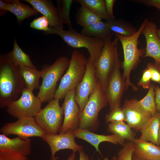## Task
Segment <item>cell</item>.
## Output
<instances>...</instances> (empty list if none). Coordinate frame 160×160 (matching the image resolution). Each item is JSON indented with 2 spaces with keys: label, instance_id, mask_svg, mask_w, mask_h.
<instances>
[{
  "label": "cell",
  "instance_id": "1f68e13d",
  "mask_svg": "<svg viewBox=\"0 0 160 160\" xmlns=\"http://www.w3.org/2000/svg\"><path fill=\"white\" fill-rule=\"evenodd\" d=\"M134 143L130 141L125 143L118 152L117 160H132L133 153Z\"/></svg>",
  "mask_w": 160,
  "mask_h": 160
},
{
  "label": "cell",
  "instance_id": "ba28073f",
  "mask_svg": "<svg viewBox=\"0 0 160 160\" xmlns=\"http://www.w3.org/2000/svg\"><path fill=\"white\" fill-rule=\"evenodd\" d=\"M63 116L59 100L54 98L41 109L35 118L38 125L47 133L55 135L57 134L62 126Z\"/></svg>",
  "mask_w": 160,
  "mask_h": 160
},
{
  "label": "cell",
  "instance_id": "7dc6e473",
  "mask_svg": "<svg viewBox=\"0 0 160 160\" xmlns=\"http://www.w3.org/2000/svg\"><path fill=\"white\" fill-rule=\"evenodd\" d=\"M111 160H117V156H113Z\"/></svg>",
  "mask_w": 160,
  "mask_h": 160
},
{
  "label": "cell",
  "instance_id": "30bf717a",
  "mask_svg": "<svg viewBox=\"0 0 160 160\" xmlns=\"http://www.w3.org/2000/svg\"><path fill=\"white\" fill-rule=\"evenodd\" d=\"M0 132L6 136L16 135L23 139L35 137L41 138L47 133L38 125L34 117L23 118L6 123L0 128Z\"/></svg>",
  "mask_w": 160,
  "mask_h": 160
},
{
  "label": "cell",
  "instance_id": "bcb514c9",
  "mask_svg": "<svg viewBox=\"0 0 160 160\" xmlns=\"http://www.w3.org/2000/svg\"><path fill=\"white\" fill-rule=\"evenodd\" d=\"M156 33L158 37L160 39V29H157Z\"/></svg>",
  "mask_w": 160,
  "mask_h": 160
},
{
  "label": "cell",
  "instance_id": "3957f363",
  "mask_svg": "<svg viewBox=\"0 0 160 160\" xmlns=\"http://www.w3.org/2000/svg\"><path fill=\"white\" fill-rule=\"evenodd\" d=\"M69 62L67 57L61 56L52 65H43L40 71L42 83L37 96L42 103L54 98L57 83L68 69Z\"/></svg>",
  "mask_w": 160,
  "mask_h": 160
},
{
  "label": "cell",
  "instance_id": "836d02e7",
  "mask_svg": "<svg viewBox=\"0 0 160 160\" xmlns=\"http://www.w3.org/2000/svg\"><path fill=\"white\" fill-rule=\"evenodd\" d=\"M30 27L34 29L46 32L49 28V23L47 18L43 16L34 19L30 24Z\"/></svg>",
  "mask_w": 160,
  "mask_h": 160
},
{
  "label": "cell",
  "instance_id": "e575fe53",
  "mask_svg": "<svg viewBox=\"0 0 160 160\" xmlns=\"http://www.w3.org/2000/svg\"><path fill=\"white\" fill-rule=\"evenodd\" d=\"M151 71L146 67L143 71L142 77L137 83V86H142L144 89H149L151 85Z\"/></svg>",
  "mask_w": 160,
  "mask_h": 160
},
{
  "label": "cell",
  "instance_id": "c3c4849f",
  "mask_svg": "<svg viewBox=\"0 0 160 160\" xmlns=\"http://www.w3.org/2000/svg\"><path fill=\"white\" fill-rule=\"evenodd\" d=\"M103 160H109L108 158L107 157H105Z\"/></svg>",
  "mask_w": 160,
  "mask_h": 160
},
{
  "label": "cell",
  "instance_id": "d4e9b609",
  "mask_svg": "<svg viewBox=\"0 0 160 160\" xmlns=\"http://www.w3.org/2000/svg\"><path fill=\"white\" fill-rule=\"evenodd\" d=\"M111 32L129 37L135 33L137 30L131 23L121 19H110L106 22Z\"/></svg>",
  "mask_w": 160,
  "mask_h": 160
},
{
  "label": "cell",
  "instance_id": "f546056e",
  "mask_svg": "<svg viewBox=\"0 0 160 160\" xmlns=\"http://www.w3.org/2000/svg\"><path fill=\"white\" fill-rule=\"evenodd\" d=\"M57 9L60 19L63 25H67L69 29H73L70 17V9L74 2L73 0H56Z\"/></svg>",
  "mask_w": 160,
  "mask_h": 160
},
{
  "label": "cell",
  "instance_id": "4fadbf2b",
  "mask_svg": "<svg viewBox=\"0 0 160 160\" xmlns=\"http://www.w3.org/2000/svg\"><path fill=\"white\" fill-rule=\"evenodd\" d=\"M98 81L95 75L93 63L89 57L86 64L85 74L76 87L75 99L79 105L80 112L86 105L90 95L95 89Z\"/></svg>",
  "mask_w": 160,
  "mask_h": 160
},
{
  "label": "cell",
  "instance_id": "74e56055",
  "mask_svg": "<svg viewBox=\"0 0 160 160\" xmlns=\"http://www.w3.org/2000/svg\"><path fill=\"white\" fill-rule=\"evenodd\" d=\"M105 9L107 14L110 19H114L115 17L113 13V7L116 0H104Z\"/></svg>",
  "mask_w": 160,
  "mask_h": 160
},
{
  "label": "cell",
  "instance_id": "cb8c5ba5",
  "mask_svg": "<svg viewBox=\"0 0 160 160\" xmlns=\"http://www.w3.org/2000/svg\"><path fill=\"white\" fill-rule=\"evenodd\" d=\"M7 54L16 67L20 66L36 68L29 55L23 51L15 39H14L13 49Z\"/></svg>",
  "mask_w": 160,
  "mask_h": 160
},
{
  "label": "cell",
  "instance_id": "5bb4252c",
  "mask_svg": "<svg viewBox=\"0 0 160 160\" xmlns=\"http://www.w3.org/2000/svg\"><path fill=\"white\" fill-rule=\"evenodd\" d=\"M76 88L67 93L64 97L62 107L64 113L62 126L59 133L73 131L79 128L80 108L75 99Z\"/></svg>",
  "mask_w": 160,
  "mask_h": 160
},
{
  "label": "cell",
  "instance_id": "d6986e66",
  "mask_svg": "<svg viewBox=\"0 0 160 160\" xmlns=\"http://www.w3.org/2000/svg\"><path fill=\"white\" fill-rule=\"evenodd\" d=\"M0 150L15 153L27 156L31 153V140L17 137L10 138L7 136L0 134Z\"/></svg>",
  "mask_w": 160,
  "mask_h": 160
},
{
  "label": "cell",
  "instance_id": "ee69618b",
  "mask_svg": "<svg viewBox=\"0 0 160 160\" xmlns=\"http://www.w3.org/2000/svg\"><path fill=\"white\" fill-rule=\"evenodd\" d=\"M132 160H147L146 159L139 158L136 156L133 153L132 156Z\"/></svg>",
  "mask_w": 160,
  "mask_h": 160
},
{
  "label": "cell",
  "instance_id": "d590c367",
  "mask_svg": "<svg viewBox=\"0 0 160 160\" xmlns=\"http://www.w3.org/2000/svg\"><path fill=\"white\" fill-rule=\"evenodd\" d=\"M0 160H28L26 156L13 152L0 150Z\"/></svg>",
  "mask_w": 160,
  "mask_h": 160
},
{
  "label": "cell",
  "instance_id": "484cf974",
  "mask_svg": "<svg viewBox=\"0 0 160 160\" xmlns=\"http://www.w3.org/2000/svg\"><path fill=\"white\" fill-rule=\"evenodd\" d=\"M81 33L89 37L104 40L112 34L107 23L102 20L83 28Z\"/></svg>",
  "mask_w": 160,
  "mask_h": 160
},
{
  "label": "cell",
  "instance_id": "9c48e42d",
  "mask_svg": "<svg viewBox=\"0 0 160 160\" xmlns=\"http://www.w3.org/2000/svg\"><path fill=\"white\" fill-rule=\"evenodd\" d=\"M42 103L40 99L34 95L32 91L26 87L20 97L8 105L6 111L9 115L17 119L35 117L41 109Z\"/></svg>",
  "mask_w": 160,
  "mask_h": 160
},
{
  "label": "cell",
  "instance_id": "8fae6325",
  "mask_svg": "<svg viewBox=\"0 0 160 160\" xmlns=\"http://www.w3.org/2000/svg\"><path fill=\"white\" fill-rule=\"evenodd\" d=\"M121 63L117 54L114 69L108 79L105 92L110 111L121 107V103L125 89V81L120 70Z\"/></svg>",
  "mask_w": 160,
  "mask_h": 160
},
{
  "label": "cell",
  "instance_id": "ac0fdd59",
  "mask_svg": "<svg viewBox=\"0 0 160 160\" xmlns=\"http://www.w3.org/2000/svg\"><path fill=\"white\" fill-rule=\"evenodd\" d=\"M31 4L33 8L48 19L49 28L63 29L57 8L52 1L49 0H24Z\"/></svg>",
  "mask_w": 160,
  "mask_h": 160
},
{
  "label": "cell",
  "instance_id": "7bdbcfd3",
  "mask_svg": "<svg viewBox=\"0 0 160 160\" xmlns=\"http://www.w3.org/2000/svg\"><path fill=\"white\" fill-rule=\"evenodd\" d=\"M76 153L75 152H73L69 156L67 160H75L76 157Z\"/></svg>",
  "mask_w": 160,
  "mask_h": 160
},
{
  "label": "cell",
  "instance_id": "ab89813d",
  "mask_svg": "<svg viewBox=\"0 0 160 160\" xmlns=\"http://www.w3.org/2000/svg\"><path fill=\"white\" fill-rule=\"evenodd\" d=\"M154 91L157 111L160 112V87L158 85L155 86Z\"/></svg>",
  "mask_w": 160,
  "mask_h": 160
},
{
  "label": "cell",
  "instance_id": "8d00e7d4",
  "mask_svg": "<svg viewBox=\"0 0 160 160\" xmlns=\"http://www.w3.org/2000/svg\"><path fill=\"white\" fill-rule=\"evenodd\" d=\"M147 68L151 71V80L160 85V68L156 66L154 63H148L147 65Z\"/></svg>",
  "mask_w": 160,
  "mask_h": 160
},
{
  "label": "cell",
  "instance_id": "e0dca14e",
  "mask_svg": "<svg viewBox=\"0 0 160 160\" xmlns=\"http://www.w3.org/2000/svg\"><path fill=\"white\" fill-rule=\"evenodd\" d=\"M73 132L76 137L90 143L95 147L96 151L98 152L101 156L102 154L99 148V145L100 143L107 142L115 145L119 144L123 145L125 144V140L115 134L110 135H100L79 128Z\"/></svg>",
  "mask_w": 160,
  "mask_h": 160
},
{
  "label": "cell",
  "instance_id": "7a4b0ae2",
  "mask_svg": "<svg viewBox=\"0 0 160 160\" xmlns=\"http://www.w3.org/2000/svg\"><path fill=\"white\" fill-rule=\"evenodd\" d=\"M149 21L148 19H144L137 32L132 36L127 37L119 34L114 33L121 44L124 55V60L121 64L123 69L122 76L125 81V89H128L129 86L135 91L138 87L134 85L130 80V75L132 70L135 69L141 61L140 58L145 53V49H139L138 40L142 31L145 25Z\"/></svg>",
  "mask_w": 160,
  "mask_h": 160
},
{
  "label": "cell",
  "instance_id": "44dd1931",
  "mask_svg": "<svg viewBox=\"0 0 160 160\" xmlns=\"http://www.w3.org/2000/svg\"><path fill=\"white\" fill-rule=\"evenodd\" d=\"M160 126V112H157L140 131L139 139L159 146L158 136Z\"/></svg>",
  "mask_w": 160,
  "mask_h": 160
},
{
  "label": "cell",
  "instance_id": "83f0119b",
  "mask_svg": "<svg viewBox=\"0 0 160 160\" xmlns=\"http://www.w3.org/2000/svg\"><path fill=\"white\" fill-rule=\"evenodd\" d=\"M76 19L77 23L83 28L89 26L102 20L100 17L87 8L82 6L78 10Z\"/></svg>",
  "mask_w": 160,
  "mask_h": 160
},
{
  "label": "cell",
  "instance_id": "60d3db41",
  "mask_svg": "<svg viewBox=\"0 0 160 160\" xmlns=\"http://www.w3.org/2000/svg\"><path fill=\"white\" fill-rule=\"evenodd\" d=\"M7 3L4 1L0 0V17L4 15L8 11L7 10Z\"/></svg>",
  "mask_w": 160,
  "mask_h": 160
},
{
  "label": "cell",
  "instance_id": "52a82bcc",
  "mask_svg": "<svg viewBox=\"0 0 160 160\" xmlns=\"http://www.w3.org/2000/svg\"><path fill=\"white\" fill-rule=\"evenodd\" d=\"M112 34L104 39L102 52L93 63L96 76L105 93L108 79L116 64L119 39L116 36L112 41Z\"/></svg>",
  "mask_w": 160,
  "mask_h": 160
},
{
  "label": "cell",
  "instance_id": "277c9868",
  "mask_svg": "<svg viewBox=\"0 0 160 160\" xmlns=\"http://www.w3.org/2000/svg\"><path fill=\"white\" fill-rule=\"evenodd\" d=\"M87 60L88 59L79 50H73L69 66L61 78L54 98L62 99L67 93L76 88L85 74Z\"/></svg>",
  "mask_w": 160,
  "mask_h": 160
},
{
  "label": "cell",
  "instance_id": "4dcf8cb0",
  "mask_svg": "<svg viewBox=\"0 0 160 160\" xmlns=\"http://www.w3.org/2000/svg\"><path fill=\"white\" fill-rule=\"evenodd\" d=\"M155 86L153 84H151L146 95L138 100L141 106L150 113L152 116L154 115L157 112L155 102Z\"/></svg>",
  "mask_w": 160,
  "mask_h": 160
},
{
  "label": "cell",
  "instance_id": "ffe728a7",
  "mask_svg": "<svg viewBox=\"0 0 160 160\" xmlns=\"http://www.w3.org/2000/svg\"><path fill=\"white\" fill-rule=\"evenodd\" d=\"M133 153L137 157L147 160H160V147L149 141L135 138Z\"/></svg>",
  "mask_w": 160,
  "mask_h": 160
},
{
  "label": "cell",
  "instance_id": "f6af8a7d",
  "mask_svg": "<svg viewBox=\"0 0 160 160\" xmlns=\"http://www.w3.org/2000/svg\"><path fill=\"white\" fill-rule=\"evenodd\" d=\"M158 138V141H159V146L160 147V126Z\"/></svg>",
  "mask_w": 160,
  "mask_h": 160
},
{
  "label": "cell",
  "instance_id": "7c38bea8",
  "mask_svg": "<svg viewBox=\"0 0 160 160\" xmlns=\"http://www.w3.org/2000/svg\"><path fill=\"white\" fill-rule=\"evenodd\" d=\"M121 108L125 115V121L137 131H140L152 116L136 99H126Z\"/></svg>",
  "mask_w": 160,
  "mask_h": 160
},
{
  "label": "cell",
  "instance_id": "2e32d148",
  "mask_svg": "<svg viewBox=\"0 0 160 160\" xmlns=\"http://www.w3.org/2000/svg\"><path fill=\"white\" fill-rule=\"evenodd\" d=\"M157 25L148 21L143 28L141 34L145 38V53L143 57H151L155 60L154 64L160 68V39L156 34Z\"/></svg>",
  "mask_w": 160,
  "mask_h": 160
},
{
  "label": "cell",
  "instance_id": "8992f818",
  "mask_svg": "<svg viewBox=\"0 0 160 160\" xmlns=\"http://www.w3.org/2000/svg\"><path fill=\"white\" fill-rule=\"evenodd\" d=\"M108 104L105 93L98 81L96 87L79 116V128L95 132L99 129L100 111Z\"/></svg>",
  "mask_w": 160,
  "mask_h": 160
},
{
  "label": "cell",
  "instance_id": "f35d334b",
  "mask_svg": "<svg viewBox=\"0 0 160 160\" xmlns=\"http://www.w3.org/2000/svg\"><path fill=\"white\" fill-rule=\"evenodd\" d=\"M131 1L134 2L143 4L148 7H154L160 11V0H138Z\"/></svg>",
  "mask_w": 160,
  "mask_h": 160
},
{
  "label": "cell",
  "instance_id": "5b68a950",
  "mask_svg": "<svg viewBox=\"0 0 160 160\" xmlns=\"http://www.w3.org/2000/svg\"><path fill=\"white\" fill-rule=\"evenodd\" d=\"M45 34L59 36L68 45L75 48H86L94 63L100 57L105 43L104 39L89 37L79 33L74 29L66 31L63 29L49 28Z\"/></svg>",
  "mask_w": 160,
  "mask_h": 160
},
{
  "label": "cell",
  "instance_id": "6da1fadb",
  "mask_svg": "<svg viewBox=\"0 0 160 160\" xmlns=\"http://www.w3.org/2000/svg\"><path fill=\"white\" fill-rule=\"evenodd\" d=\"M26 88L17 67L7 54L0 56V107L4 109L15 101Z\"/></svg>",
  "mask_w": 160,
  "mask_h": 160
},
{
  "label": "cell",
  "instance_id": "f1b7e54d",
  "mask_svg": "<svg viewBox=\"0 0 160 160\" xmlns=\"http://www.w3.org/2000/svg\"><path fill=\"white\" fill-rule=\"evenodd\" d=\"M74 2L80 4L103 19H109L106 11L104 0H75Z\"/></svg>",
  "mask_w": 160,
  "mask_h": 160
},
{
  "label": "cell",
  "instance_id": "d6a6232c",
  "mask_svg": "<svg viewBox=\"0 0 160 160\" xmlns=\"http://www.w3.org/2000/svg\"><path fill=\"white\" fill-rule=\"evenodd\" d=\"M106 123L114 121H124L125 120L124 112L121 107H117L113 110L110 111L105 117Z\"/></svg>",
  "mask_w": 160,
  "mask_h": 160
},
{
  "label": "cell",
  "instance_id": "4316f807",
  "mask_svg": "<svg viewBox=\"0 0 160 160\" xmlns=\"http://www.w3.org/2000/svg\"><path fill=\"white\" fill-rule=\"evenodd\" d=\"M107 130L112 134L118 135L129 142L133 141L135 138V134L131 127L124 121L109 123Z\"/></svg>",
  "mask_w": 160,
  "mask_h": 160
},
{
  "label": "cell",
  "instance_id": "b9f144b4",
  "mask_svg": "<svg viewBox=\"0 0 160 160\" xmlns=\"http://www.w3.org/2000/svg\"><path fill=\"white\" fill-rule=\"evenodd\" d=\"M79 152V160H90L88 156L83 150H81Z\"/></svg>",
  "mask_w": 160,
  "mask_h": 160
},
{
  "label": "cell",
  "instance_id": "603a6c76",
  "mask_svg": "<svg viewBox=\"0 0 160 160\" xmlns=\"http://www.w3.org/2000/svg\"><path fill=\"white\" fill-rule=\"evenodd\" d=\"M18 71L23 79L26 87L31 91L39 89V80L41 77L40 71L23 66L17 67Z\"/></svg>",
  "mask_w": 160,
  "mask_h": 160
},
{
  "label": "cell",
  "instance_id": "9a60e30c",
  "mask_svg": "<svg viewBox=\"0 0 160 160\" xmlns=\"http://www.w3.org/2000/svg\"><path fill=\"white\" fill-rule=\"evenodd\" d=\"M75 137L72 131L64 133L55 135L46 133L41 138L50 147L51 156L50 160H56V153L60 150L68 149L76 152L83 150V146L78 144L75 140Z\"/></svg>",
  "mask_w": 160,
  "mask_h": 160
},
{
  "label": "cell",
  "instance_id": "7402d4cb",
  "mask_svg": "<svg viewBox=\"0 0 160 160\" xmlns=\"http://www.w3.org/2000/svg\"><path fill=\"white\" fill-rule=\"evenodd\" d=\"M4 1L8 4L7 11L15 15L19 23H21L32 16L38 15L39 13L33 8L23 4L18 0Z\"/></svg>",
  "mask_w": 160,
  "mask_h": 160
}]
</instances>
